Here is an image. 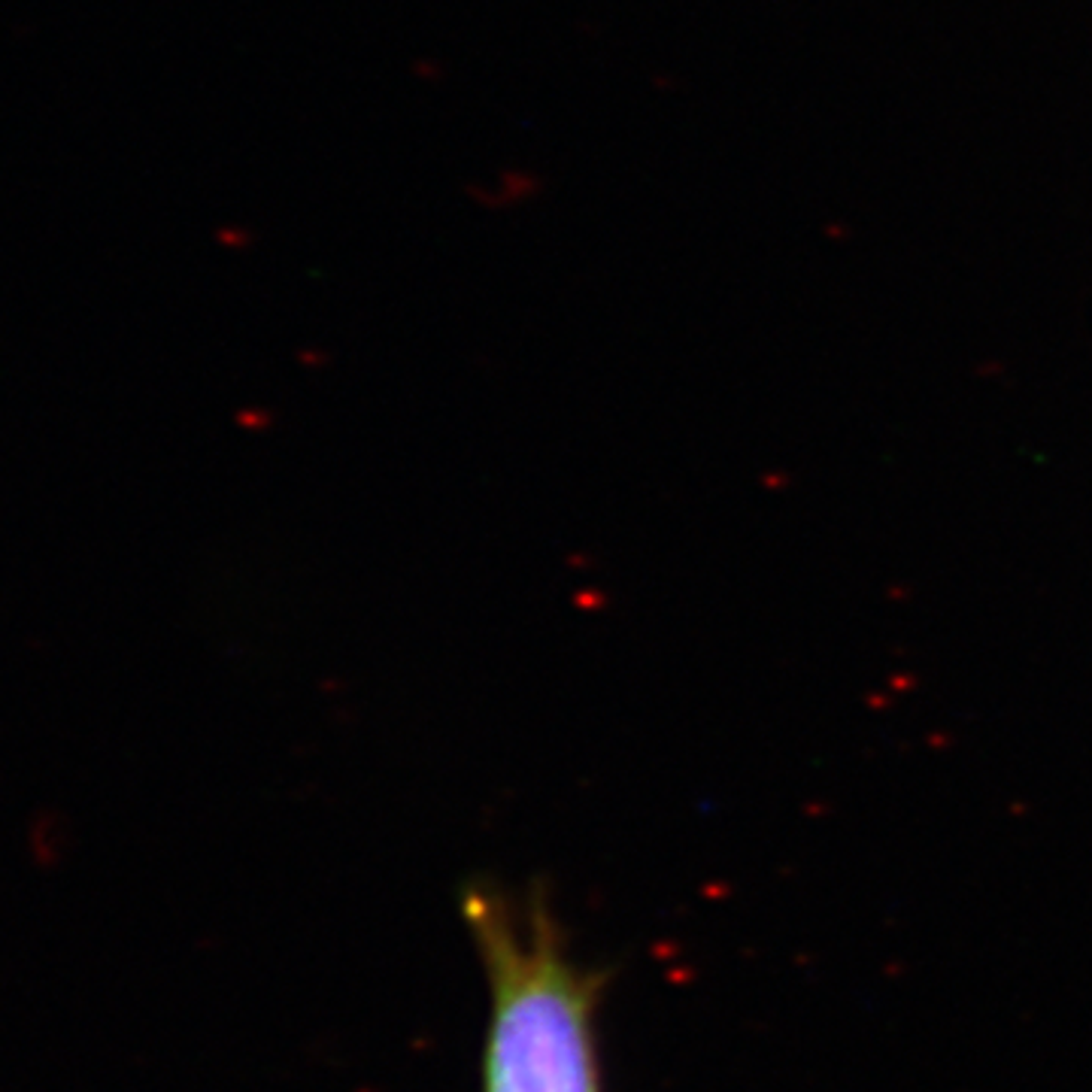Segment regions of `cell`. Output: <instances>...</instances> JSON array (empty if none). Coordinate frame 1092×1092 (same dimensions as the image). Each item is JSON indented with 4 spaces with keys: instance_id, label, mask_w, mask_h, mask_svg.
<instances>
[{
    "instance_id": "cell-1",
    "label": "cell",
    "mask_w": 1092,
    "mask_h": 1092,
    "mask_svg": "<svg viewBox=\"0 0 1092 1092\" xmlns=\"http://www.w3.org/2000/svg\"><path fill=\"white\" fill-rule=\"evenodd\" d=\"M461 914L488 984L483 1092H601V974L571 959L535 899L483 884L465 892Z\"/></svg>"
}]
</instances>
